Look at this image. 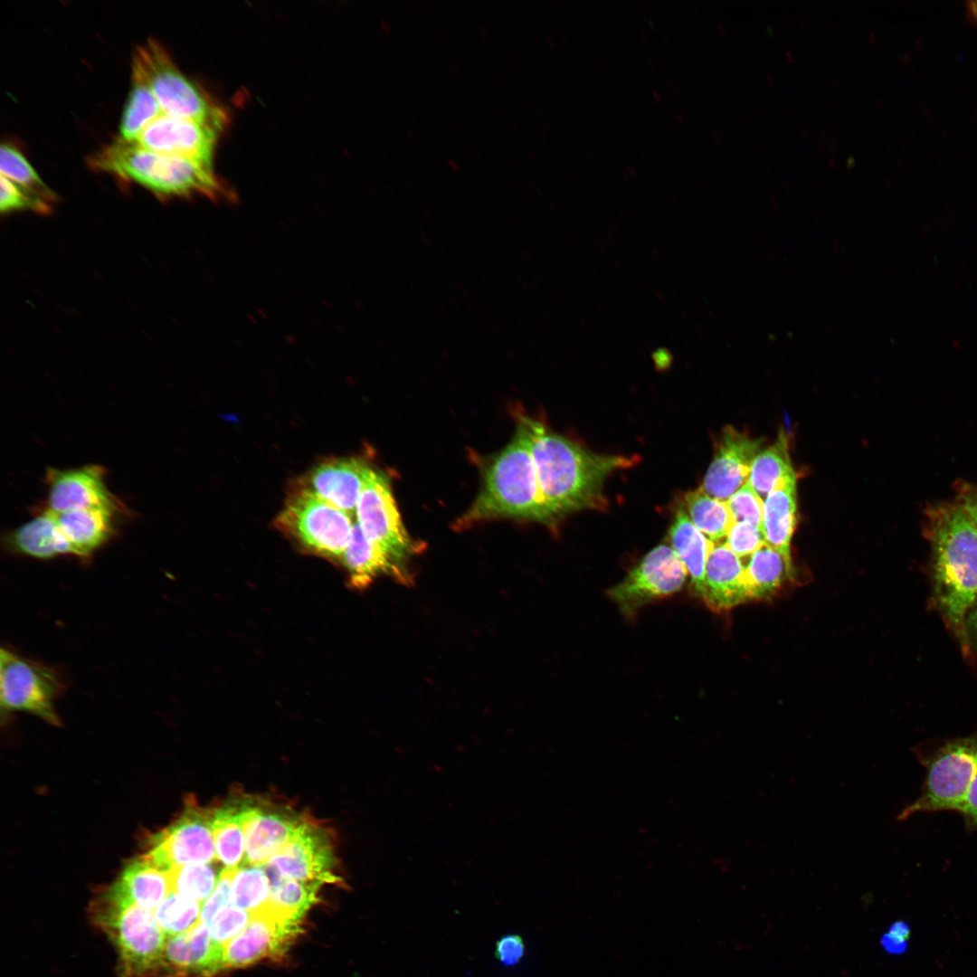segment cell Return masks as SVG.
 <instances>
[{
    "label": "cell",
    "mask_w": 977,
    "mask_h": 977,
    "mask_svg": "<svg viewBox=\"0 0 977 977\" xmlns=\"http://www.w3.org/2000/svg\"><path fill=\"white\" fill-rule=\"evenodd\" d=\"M921 762L926 769L923 789L900 820L916 812L958 811L977 773V733L945 742Z\"/></svg>",
    "instance_id": "obj_8"
},
{
    "label": "cell",
    "mask_w": 977,
    "mask_h": 977,
    "mask_svg": "<svg viewBox=\"0 0 977 977\" xmlns=\"http://www.w3.org/2000/svg\"><path fill=\"white\" fill-rule=\"evenodd\" d=\"M335 854L327 830L311 820L281 850L263 864L282 877L301 881L336 883Z\"/></svg>",
    "instance_id": "obj_15"
},
{
    "label": "cell",
    "mask_w": 977,
    "mask_h": 977,
    "mask_svg": "<svg viewBox=\"0 0 977 977\" xmlns=\"http://www.w3.org/2000/svg\"><path fill=\"white\" fill-rule=\"evenodd\" d=\"M90 914L117 948L121 977H173L164 957L167 936L153 911L135 905L112 885L94 901Z\"/></svg>",
    "instance_id": "obj_5"
},
{
    "label": "cell",
    "mask_w": 977,
    "mask_h": 977,
    "mask_svg": "<svg viewBox=\"0 0 977 977\" xmlns=\"http://www.w3.org/2000/svg\"><path fill=\"white\" fill-rule=\"evenodd\" d=\"M751 599L773 595L792 574V562L765 543L745 564Z\"/></svg>",
    "instance_id": "obj_30"
},
{
    "label": "cell",
    "mask_w": 977,
    "mask_h": 977,
    "mask_svg": "<svg viewBox=\"0 0 977 977\" xmlns=\"http://www.w3.org/2000/svg\"><path fill=\"white\" fill-rule=\"evenodd\" d=\"M796 524V481H792L773 490L764 500L761 529L764 543L791 560V542Z\"/></svg>",
    "instance_id": "obj_27"
},
{
    "label": "cell",
    "mask_w": 977,
    "mask_h": 977,
    "mask_svg": "<svg viewBox=\"0 0 977 977\" xmlns=\"http://www.w3.org/2000/svg\"><path fill=\"white\" fill-rule=\"evenodd\" d=\"M223 953V946L200 923L186 933L167 937L164 957L173 977H209L224 970Z\"/></svg>",
    "instance_id": "obj_20"
},
{
    "label": "cell",
    "mask_w": 977,
    "mask_h": 977,
    "mask_svg": "<svg viewBox=\"0 0 977 977\" xmlns=\"http://www.w3.org/2000/svg\"><path fill=\"white\" fill-rule=\"evenodd\" d=\"M956 503L964 509L977 526V488L963 487L959 493Z\"/></svg>",
    "instance_id": "obj_45"
},
{
    "label": "cell",
    "mask_w": 977,
    "mask_h": 977,
    "mask_svg": "<svg viewBox=\"0 0 977 977\" xmlns=\"http://www.w3.org/2000/svg\"><path fill=\"white\" fill-rule=\"evenodd\" d=\"M62 684L50 668L7 649L0 651V704L3 711L31 713L60 726L53 702Z\"/></svg>",
    "instance_id": "obj_9"
},
{
    "label": "cell",
    "mask_w": 977,
    "mask_h": 977,
    "mask_svg": "<svg viewBox=\"0 0 977 977\" xmlns=\"http://www.w3.org/2000/svg\"><path fill=\"white\" fill-rule=\"evenodd\" d=\"M6 544L15 553L38 559L70 555L50 509L12 531Z\"/></svg>",
    "instance_id": "obj_28"
},
{
    "label": "cell",
    "mask_w": 977,
    "mask_h": 977,
    "mask_svg": "<svg viewBox=\"0 0 977 977\" xmlns=\"http://www.w3.org/2000/svg\"><path fill=\"white\" fill-rule=\"evenodd\" d=\"M669 535L671 547L690 577L693 593L702 598L707 562L715 543L697 528L683 507H679L676 512Z\"/></svg>",
    "instance_id": "obj_26"
},
{
    "label": "cell",
    "mask_w": 977,
    "mask_h": 977,
    "mask_svg": "<svg viewBox=\"0 0 977 977\" xmlns=\"http://www.w3.org/2000/svg\"><path fill=\"white\" fill-rule=\"evenodd\" d=\"M926 517L934 550V596L963 643L965 618L977 596V526L958 503L935 505Z\"/></svg>",
    "instance_id": "obj_2"
},
{
    "label": "cell",
    "mask_w": 977,
    "mask_h": 977,
    "mask_svg": "<svg viewBox=\"0 0 977 977\" xmlns=\"http://www.w3.org/2000/svg\"><path fill=\"white\" fill-rule=\"evenodd\" d=\"M49 508L54 512L85 507H104L116 512L119 506L104 482V470L99 465L78 469L49 468Z\"/></svg>",
    "instance_id": "obj_18"
},
{
    "label": "cell",
    "mask_w": 977,
    "mask_h": 977,
    "mask_svg": "<svg viewBox=\"0 0 977 977\" xmlns=\"http://www.w3.org/2000/svg\"><path fill=\"white\" fill-rule=\"evenodd\" d=\"M203 903L175 891L153 911L167 937L186 933L201 923Z\"/></svg>",
    "instance_id": "obj_36"
},
{
    "label": "cell",
    "mask_w": 977,
    "mask_h": 977,
    "mask_svg": "<svg viewBox=\"0 0 977 977\" xmlns=\"http://www.w3.org/2000/svg\"><path fill=\"white\" fill-rule=\"evenodd\" d=\"M309 821V818L288 805L250 797L244 823L243 864H265Z\"/></svg>",
    "instance_id": "obj_13"
},
{
    "label": "cell",
    "mask_w": 977,
    "mask_h": 977,
    "mask_svg": "<svg viewBox=\"0 0 977 977\" xmlns=\"http://www.w3.org/2000/svg\"><path fill=\"white\" fill-rule=\"evenodd\" d=\"M275 526L304 552L341 563L354 523L351 515L302 487L290 495Z\"/></svg>",
    "instance_id": "obj_7"
},
{
    "label": "cell",
    "mask_w": 977,
    "mask_h": 977,
    "mask_svg": "<svg viewBox=\"0 0 977 977\" xmlns=\"http://www.w3.org/2000/svg\"><path fill=\"white\" fill-rule=\"evenodd\" d=\"M543 498L555 517L581 509H602L605 479L635 463L631 457L601 455L557 434L542 422L521 416Z\"/></svg>",
    "instance_id": "obj_1"
},
{
    "label": "cell",
    "mask_w": 977,
    "mask_h": 977,
    "mask_svg": "<svg viewBox=\"0 0 977 977\" xmlns=\"http://www.w3.org/2000/svg\"><path fill=\"white\" fill-rule=\"evenodd\" d=\"M526 951L525 943L519 934H509L502 936L496 943L495 957L506 967L517 964Z\"/></svg>",
    "instance_id": "obj_43"
},
{
    "label": "cell",
    "mask_w": 977,
    "mask_h": 977,
    "mask_svg": "<svg viewBox=\"0 0 977 977\" xmlns=\"http://www.w3.org/2000/svg\"><path fill=\"white\" fill-rule=\"evenodd\" d=\"M971 11L977 16V1L969 4Z\"/></svg>",
    "instance_id": "obj_49"
},
{
    "label": "cell",
    "mask_w": 977,
    "mask_h": 977,
    "mask_svg": "<svg viewBox=\"0 0 977 977\" xmlns=\"http://www.w3.org/2000/svg\"><path fill=\"white\" fill-rule=\"evenodd\" d=\"M299 925L270 906L252 915L246 927L224 944L223 969L245 967L281 953L298 933Z\"/></svg>",
    "instance_id": "obj_16"
},
{
    "label": "cell",
    "mask_w": 977,
    "mask_h": 977,
    "mask_svg": "<svg viewBox=\"0 0 977 977\" xmlns=\"http://www.w3.org/2000/svg\"><path fill=\"white\" fill-rule=\"evenodd\" d=\"M726 503L735 522H749L761 527L764 500L748 483L735 491Z\"/></svg>",
    "instance_id": "obj_40"
},
{
    "label": "cell",
    "mask_w": 977,
    "mask_h": 977,
    "mask_svg": "<svg viewBox=\"0 0 977 977\" xmlns=\"http://www.w3.org/2000/svg\"><path fill=\"white\" fill-rule=\"evenodd\" d=\"M271 896L270 906L289 919L299 922L304 914L317 902L320 884L285 878L266 868Z\"/></svg>",
    "instance_id": "obj_33"
},
{
    "label": "cell",
    "mask_w": 977,
    "mask_h": 977,
    "mask_svg": "<svg viewBox=\"0 0 977 977\" xmlns=\"http://www.w3.org/2000/svg\"><path fill=\"white\" fill-rule=\"evenodd\" d=\"M881 944L885 950L894 954L904 953L907 947V941L898 939L888 933L882 936Z\"/></svg>",
    "instance_id": "obj_46"
},
{
    "label": "cell",
    "mask_w": 977,
    "mask_h": 977,
    "mask_svg": "<svg viewBox=\"0 0 977 977\" xmlns=\"http://www.w3.org/2000/svg\"><path fill=\"white\" fill-rule=\"evenodd\" d=\"M252 915L232 903L221 908L205 925L212 939L224 946L249 924Z\"/></svg>",
    "instance_id": "obj_39"
},
{
    "label": "cell",
    "mask_w": 977,
    "mask_h": 977,
    "mask_svg": "<svg viewBox=\"0 0 977 977\" xmlns=\"http://www.w3.org/2000/svg\"></svg>",
    "instance_id": "obj_50"
},
{
    "label": "cell",
    "mask_w": 977,
    "mask_h": 977,
    "mask_svg": "<svg viewBox=\"0 0 977 977\" xmlns=\"http://www.w3.org/2000/svg\"><path fill=\"white\" fill-rule=\"evenodd\" d=\"M0 210L2 213L15 211H33L41 214H49L52 205L49 202L33 194L11 179L1 175Z\"/></svg>",
    "instance_id": "obj_38"
},
{
    "label": "cell",
    "mask_w": 977,
    "mask_h": 977,
    "mask_svg": "<svg viewBox=\"0 0 977 977\" xmlns=\"http://www.w3.org/2000/svg\"><path fill=\"white\" fill-rule=\"evenodd\" d=\"M958 811L963 816L968 830H977V773Z\"/></svg>",
    "instance_id": "obj_44"
},
{
    "label": "cell",
    "mask_w": 977,
    "mask_h": 977,
    "mask_svg": "<svg viewBox=\"0 0 977 977\" xmlns=\"http://www.w3.org/2000/svg\"><path fill=\"white\" fill-rule=\"evenodd\" d=\"M368 468L356 458L332 459L318 465L304 487L354 516Z\"/></svg>",
    "instance_id": "obj_21"
},
{
    "label": "cell",
    "mask_w": 977,
    "mask_h": 977,
    "mask_svg": "<svg viewBox=\"0 0 977 977\" xmlns=\"http://www.w3.org/2000/svg\"><path fill=\"white\" fill-rule=\"evenodd\" d=\"M233 873L234 869L223 868L215 888L203 903L201 923L204 925L211 921L221 908L231 903V885Z\"/></svg>",
    "instance_id": "obj_42"
},
{
    "label": "cell",
    "mask_w": 977,
    "mask_h": 977,
    "mask_svg": "<svg viewBox=\"0 0 977 977\" xmlns=\"http://www.w3.org/2000/svg\"><path fill=\"white\" fill-rule=\"evenodd\" d=\"M688 517L709 540L717 543L726 538L735 523L726 502L707 495L701 488L685 495Z\"/></svg>",
    "instance_id": "obj_32"
},
{
    "label": "cell",
    "mask_w": 977,
    "mask_h": 977,
    "mask_svg": "<svg viewBox=\"0 0 977 977\" xmlns=\"http://www.w3.org/2000/svg\"><path fill=\"white\" fill-rule=\"evenodd\" d=\"M966 625L970 627L972 633L977 637V608L974 609L967 617Z\"/></svg>",
    "instance_id": "obj_48"
},
{
    "label": "cell",
    "mask_w": 977,
    "mask_h": 977,
    "mask_svg": "<svg viewBox=\"0 0 977 977\" xmlns=\"http://www.w3.org/2000/svg\"><path fill=\"white\" fill-rule=\"evenodd\" d=\"M340 564L347 571L350 585L358 589L368 586L382 574L403 581L409 578L408 572L398 566L377 544L366 537L356 521Z\"/></svg>",
    "instance_id": "obj_23"
},
{
    "label": "cell",
    "mask_w": 977,
    "mask_h": 977,
    "mask_svg": "<svg viewBox=\"0 0 977 977\" xmlns=\"http://www.w3.org/2000/svg\"><path fill=\"white\" fill-rule=\"evenodd\" d=\"M910 933L911 931L909 925L904 921L895 922L893 925H891L888 931V934H890L891 935L905 941H907L909 939Z\"/></svg>",
    "instance_id": "obj_47"
},
{
    "label": "cell",
    "mask_w": 977,
    "mask_h": 977,
    "mask_svg": "<svg viewBox=\"0 0 977 977\" xmlns=\"http://www.w3.org/2000/svg\"><path fill=\"white\" fill-rule=\"evenodd\" d=\"M132 67L142 74L165 113L208 124L220 132L228 124L226 110L178 69L157 41L148 39L138 47Z\"/></svg>",
    "instance_id": "obj_6"
},
{
    "label": "cell",
    "mask_w": 977,
    "mask_h": 977,
    "mask_svg": "<svg viewBox=\"0 0 977 977\" xmlns=\"http://www.w3.org/2000/svg\"><path fill=\"white\" fill-rule=\"evenodd\" d=\"M516 517L551 524L526 434L520 425L510 442L486 470L482 488L464 515L460 526L485 519Z\"/></svg>",
    "instance_id": "obj_4"
},
{
    "label": "cell",
    "mask_w": 977,
    "mask_h": 977,
    "mask_svg": "<svg viewBox=\"0 0 977 977\" xmlns=\"http://www.w3.org/2000/svg\"><path fill=\"white\" fill-rule=\"evenodd\" d=\"M219 133L208 124L162 111L152 119L130 145L164 155L192 158L213 166V155Z\"/></svg>",
    "instance_id": "obj_14"
},
{
    "label": "cell",
    "mask_w": 977,
    "mask_h": 977,
    "mask_svg": "<svg viewBox=\"0 0 977 977\" xmlns=\"http://www.w3.org/2000/svg\"><path fill=\"white\" fill-rule=\"evenodd\" d=\"M762 443L760 439L751 438L733 426L725 427L700 488L712 498L726 502L748 482Z\"/></svg>",
    "instance_id": "obj_17"
},
{
    "label": "cell",
    "mask_w": 977,
    "mask_h": 977,
    "mask_svg": "<svg viewBox=\"0 0 977 977\" xmlns=\"http://www.w3.org/2000/svg\"><path fill=\"white\" fill-rule=\"evenodd\" d=\"M218 860L195 863L169 872L172 891L204 903L215 888L223 867Z\"/></svg>",
    "instance_id": "obj_35"
},
{
    "label": "cell",
    "mask_w": 977,
    "mask_h": 977,
    "mask_svg": "<svg viewBox=\"0 0 977 977\" xmlns=\"http://www.w3.org/2000/svg\"><path fill=\"white\" fill-rule=\"evenodd\" d=\"M249 802V796H234L213 809L216 858L224 868L235 869L244 862V823Z\"/></svg>",
    "instance_id": "obj_24"
},
{
    "label": "cell",
    "mask_w": 977,
    "mask_h": 977,
    "mask_svg": "<svg viewBox=\"0 0 977 977\" xmlns=\"http://www.w3.org/2000/svg\"><path fill=\"white\" fill-rule=\"evenodd\" d=\"M113 886L135 905L154 911L172 891L169 873L145 854L132 859Z\"/></svg>",
    "instance_id": "obj_25"
},
{
    "label": "cell",
    "mask_w": 977,
    "mask_h": 977,
    "mask_svg": "<svg viewBox=\"0 0 977 977\" xmlns=\"http://www.w3.org/2000/svg\"><path fill=\"white\" fill-rule=\"evenodd\" d=\"M213 809L188 802L180 816L153 834L147 855L162 870L217 860L212 830Z\"/></svg>",
    "instance_id": "obj_11"
},
{
    "label": "cell",
    "mask_w": 977,
    "mask_h": 977,
    "mask_svg": "<svg viewBox=\"0 0 977 977\" xmlns=\"http://www.w3.org/2000/svg\"><path fill=\"white\" fill-rule=\"evenodd\" d=\"M271 888L262 865L243 864L234 869L230 902L251 915L270 906Z\"/></svg>",
    "instance_id": "obj_34"
},
{
    "label": "cell",
    "mask_w": 977,
    "mask_h": 977,
    "mask_svg": "<svg viewBox=\"0 0 977 977\" xmlns=\"http://www.w3.org/2000/svg\"><path fill=\"white\" fill-rule=\"evenodd\" d=\"M701 599L716 612L730 610L751 599L745 564L725 543L715 544L709 554Z\"/></svg>",
    "instance_id": "obj_19"
},
{
    "label": "cell",
    "mask_w": 977,
    "mask_h": 977,
    "mask_svg": "<svg viewBox=\"0 0 977 977\" xmlns=\"http://www.w3.org/2000/svg\"><path fill=\"white\" fill-rule=\"evenodd\" d=\"M764 544L761 527L749 522H735L725 540V545L740 558L750 556Z\"/></svg>",
    "instance_id": "obj_41"
},
{
    "label": "cell",
    "mask_w": 977,
    "mask_h": 977,
    "mask_svg": "<svg viewBox=\"0 0 977 977\" xmlns=\"http://www.w3.org/2000/svg\"><path fill=\"white\" fill-rule=\"evenodd\" d=\"M792 481H797V476L789 453L787 435L781 429L776 441L754 458L747 483L763 498Z\"/></svg>",
    "instance_id": "obj_29"
},
{
    "label": "cell",
    "mask_w": 977,
    "mask_h": 977,
    "mask_svg": "<svg viewBox=\"0 0 977 977\" xmlns=\"http://www.w3.org/2000/svg\"><path fill=\"white\" fill-rule=\"evenodd\" d=\"M131 90L124 108L117 140L130 144L163 110L142 74L132 67Z\"/></svg>",
    "instance_id": "obj_31"
},
{
    "label": "cell",
    "mask_w": 977,
    "mask_h": 977,
    "mask_svg": "<svg viewBox=\"0 0 977 977\" xmlns=\"http://www.w3.org/2000/svg\"><path fill=\"white\" fill-rule=\"evenodd\" d=\"M688 572L674 549L660 545L650 550L616 585L609 597L625 615H634L642 606L678 592Z\"/></svg>",
    "instance_id": "obj_12"
},
{
    "label": "cell",
    "mask_w": 977,
    "mask_h": 977,
    "mask_svg": "<svg viewBox=\"0 0 977 977\" xmlns=\"http://www.w3.org/2000/svg\"><path fill=\"white\" fill-rule=\"evenodd\" d=\"M89 164L96 170L135 182L158 197L202 195L217 201L232 197L228 187L214 174L213 166L117 139L96 152Z\"/></svg>",
    "instance_id": "obj_3"
},
{
    "label": "cell",
    "mask_w": 977,
    "mask_h": 977,
    "mask_svg": "<svg viewBox=\"0 0 977 977\" xmlns=\"http://www.w3.org/2000/svg\"><path fill=\"white\" fill-rule=\"evenodd\" d=\"M355 515L366 537L405 570L404 561L419 547L403 524L390 482L383 473L368 468Z\"/></svg>",
    "instance_id": "obj_10"
},
{
    "label": "cell",
    "mask_w": 977,
    "mask_h": 977,
    "mask_svg": "<svg viewBox=\"0 0 977 977\" xmlns=\"http://www.w3.org/2000/svg\"><path fill=\"white\" fill-rule=\"evenodd\" d=\"M52 512L70 555L81 557L90 555L107 542L113 530V515L116 513L104 507Z\"/></svg>",
    "instance_id": "obj_22"
},
{
    "label": "cell",
    "mask_w": 977,
    "mask_h": 977,
    "mask_svg": "<svg viewBox=\"0 0 977 977\" xmlns=\"http://www.w3.org/2000/svg\"><path fill=\"white\" fill-rule=\"evenodd\" d=\"M0 174L52 204L57 202V194L41 179L20 150L8 143L1 145Z\"/></svg>",
    "instance_id": "obj_37"
}]
</instances>
